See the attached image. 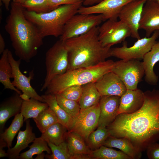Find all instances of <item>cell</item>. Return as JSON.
Wrapping results in <instances>:
<instances>
[{
    "label": "cell",
    "mask_w": 159,
    "mask_h": 159,
    "mask_svg": "<svg viewBox=\"0 0 159 159\" xmlns=\"http://www.w3.org/2000/svg\"><path fill=\"white\" fill-rule=\"evenodd\" d=\"M144 94V103L139 110L118 115L107 127L110 135L127 138L141 152L159 141V90H147Z\"/></svg>",
    "instance_id": "1"
},
{
    "label": "cell",
    "mask_w": 159,
    "mask_h": 159,
    "mask_svg": "<svg viewBox=\"0 0 159 159\" xmlns=\"http://www.w3.org/2000/svg\"><path fill=\"white\" fill-rule=\"evenodd\" d=\"M21 4L12 2L5 28L9 35L15 54L26 62L37 54L43 44V39L35 26L27 20Z\"/></svg>",
    "instance_id": "2"
},
{
    "label": "cell",
    "mask_w": 159,
    "mask_h": 159,
    "mask_svg": "<svg viewBox=\"0 0 159 159\" xmlns=\"http://www.w3.org/2000/svg\"><path fill=\"white\" fill-rule=\"evenodd\" d=\"M99 29L97 26L85 34L63 41L68 52L67 70L94 66L110 57L111 47L102 46Z\"/></svg>",
    "instance_id": "3"
},
{
    "label": "cell",
    "mask_w": 159,
    "mask_h": 159,
    "mask_svg": "<svg viewBox=\"0 0 159 159\" xmlns=\"http://www.w3.org/2000/svg\"><path fill=\"white\" fill-rule=\"evenodd\" d=\"M114 63L112 60L109 59L94 66L67 70L51 80L45 94H60L71 86H83L95 82L104 74L111 71Z\"/></svg>",
    "instance_id": "4"
},
{
    "label": "cell",
    "mask_w": 159,
    "mask_h": 159,
    "mask_svg": "<svg viewBox=\"0 0 159 159\" xmlns=\"http://www.w3.org/2000/svg\"><path fill=\"white\" fill-rule=\"evenodd\" d=\"M82 3L59 6L49 12L37 13L25 9L24 14L26 19L36 27L44 38L48 36L60 37L68 20L77 13Z\"/></svg>",
    "instance_id": "5"
},
{
    "label": "cell",
    "mask_w": 159,
    "mask_h": 159,
    "mask_svg": "<svg viewBox=\"0 0 159 159\" xmlns=\"http://www.w3.org/2000/svg\"><path fill=\"white\" fill-rule=\"evenodd\" d=\"M45 64L46 73L40 91L46 89L51 80L56 76L66 72L68 69V52L63 41L59 40L47 52Z\"/></svg>",
    "instance_id": "6"
},
{
    "label": "cell",
    "mask_w": 159,
    "mask_h": 159,
    "mask_svg": "<svg viewBox=\"0 0 159 159\" xmlns=\"http://www.w3.org/2000/svg\"><path fill=\"white\" fill-rule=\"evenodd\" d=\"M76 14L66 24L60 40L65 41L88 32L103 21L102 14Z\"/></svg>",
    "instance_id": "7"
},
{
    "label": "cell",
    "mask_w": 159,
    "mask_h": 159,
    "mask_svg": "<svg viewBox=\"0 0 159 159\" xmlns=\"http://www.w3.org/2000/svg\"><path fill=\"white\" fill-rule=\"evenodd\" d=\"M111 71L121 80L127 90L137 89L145 75L143 62L137 59H121L114 62Z\"/></svg>",
    "instance_id": "8"
},
{
    "label": "cell",
    "mask_w": 159,
    "mask_h": 159,
    "mask_svg": "<svg viewBox=\"0 0 159 159\" xmlns=\"http://www.w3.org/2000/svg\"><path fill=\"white\" fill-rule=\"evenodd\" d=\"M159 37V30H157L151 37L138 39L131 47H128L127 44L124 42L121 47L111 48L110 57L124 60L143 59L145 55L157 42L156 40Z\"/></svg>",
    "instance_id": "9"
},
{
    "label": "cell",
    "mask_w": 159,
    "mask_h": 159,
    "mask_svg": "<svg viewBox=\"0 0 159 159\" xmlns=\"http://www.w3.org/2000/svg\"><path fill=\"white\" fill-rule=\"evenodd\" d=\"M131 36L130 29L121 20H108L99 27V39L104 47H111L124 41Z\"/></svg>",
    "instance_id": "10"
},
{
    "label": "cell",
    "mask_w": 159,
    "mask_h": 159,
    "mask_svg": "<svg viewBox=\"0 0 159 159\" xmlns=\"http://www.w3.org/2000/svg\"><path fill=\"white\" fill-rule=\"evenodd\" d=\"M8 56L12 69L14 80L12 83L15 87L22 92L20 97L23 100H27L32 98L46 102L42 96L39 95L31 85L30 81L34 76L33 72L30 73L28 77H26L22 73L20 69L21 59L15 60L9 50Z\"/></svg>",
    "instance_id": "11"
},
{
    "label": "cell",
    "mask_w": 159,
    "mask_h": 159,
    "mask_svg": "<svg viewBox=\"0 0 159 159\" xmlns=\"http://www.w3.org/2000/svg\"><path fill=\"white\" fill-rule=\"evenodd\" d=\"M100 113L99 102L80 110L73 118V126L70 131L77 132L87 141L90 134L98 126Z\"/></svg>",
    "instance_id": "12"
},
{
    "label": "cell",
    "mask_w": 159,
    "mask_h": 159,
    "mask_svg": "<svg viewBox=\"0 0 159 159\" xmlns=\"http://www.w3.org/2000/svg\"><path fill=\"white\" fill-rule=\"evenodd\" d=\"M134 0H103L94 5L85 6H82L77 13L102 14L103 21L108 20H117L119 14L123 7Z\"/></svg>",
    "instance_id": "13"
},
{
    "label": "cell",
    "mask_w": 159,
    "mask_h": 159,
    "mask_svg": "<svg viewBox=\"0 0 159 159\" xmlns=\"http://www.w3.org/2000/svg\"><path fill=\"white\" fill-rule=\"evenodd\" d=\"M148 0H134L122 9L118 18L125 23L131 32V36L137 40L140 38L138 32L139 23L144 6Z\"/></svg>",
    "instance_id": "14"
},
{
    "label": "cell",
    "mask_w": 159,
    "mask_h": 159,
    "mask_svg": "<svg viewBox=\"0 0 159 159\" xmlns=\"http://www.w3.org/2000/svg\"><path fill=\"white\" fill-rule=\"evenodd\" d=\"M139 29L144 30L147 37L153 32L159 30V2L147 0L143 9Z\"/></svg>",
    "instance_id": "15"
},
{
    "label": "cell",
    "mask_w": 159,
    "mask_h": 159,
    "mask_svg": "<svg viewBox=\"0 0 159 159\" xmlns=\"http://www.w3.org/2000/svg\"><path fill=\"white\" fill-rule=\"evenodd\" d=\"M96 87L101 96L121 97L126 91V87L121 80L112 71L103 75L95 82Z\"/></svg>",
    "instance_id": "16"
},
{
    "label": "cell",
    "mask_w": 159,
    "mask_h": 159,
    "mask_svg": "<svg viewBox=\"0 0 159 159\" xmlns=\"http://www.w3.org/2000/svg\"><path fill=\"white\" fill-rule=\"evenodd\" d=\"M120 97L105 95L99 101L100 113L98 126L107 127L115 120L119 109Z\"/></svg>",
    "instance_id": "17"
},
{
    "label": "cell",
    "mask_w": 159,
    "mask_h": 159,
    "mask_svg": "<svg viewBox=\"0 0 159 159\" xmlns=\"http://www.w3.org/2000/svg\"><path fill=\"white\" fill-rule=\"evenodd\" d=\"M144 102V92L137 88L127 90L120 97L117 115L121 113L131 114L139 110Z\"/></svg>",
    "instance_id": "18"
},
{
    "label": "cell",
    "mask_w": 159,
    "mask_h": 159,
    "mask_svg": "<svg viewBox=\"0 0 159 159\" xmlns=\"http://www.w3.org/2000/svg\"><path fill=\"white\" fill-rule=\"evenodd\" d=\"M66 139L71 159H92V150L86 144L84 138L73 131L67 132Z\"/></svg>",
    "instance_id": "19"
},
{
    "label": "cell",
    "mask_w": 159,
    "mask_h": 159,
    "mask_svg": "<svg viewBox=\"0 0 159 159\" xmlns=\"http://www.w3.org/2000/svg\"><path fill=\"white\" fill-rule=\"evenodd\" d=\"M23 100L20 95L14 94L2 102L0 105V132H3L6 123L12 117L20 112Z\"/></svg>",
    "instance_id": "20"
},
{
    "label": "cell",
    "mask_w": 159,
    "mask_h": 159,
    "mask_svg": "<svg viewBox=\"0 0 159 159\" xmlns=\"http://www.w3.org/2000/svg\"><path fill=\"white\" fill-rule=\"evenodd\" d=\"M36 138L35 134L32 131L30 120L26 121V128L24 131L19 130L17 137V141L12 148L8 149L7 151V157L10 159H16L20 155V152L29 146V144L33 142Z\"/></svg>",
    "instance_id": "21"
},
{
    "label": "cell",
    "mask_w": 159,
    "mask_h": 159,
    "mask_svg": "<svg viewBox=\"0 0 159 159\" xmlns=\"http://www.w3.org/2000/svg\"><path fill=\"white\" fill-rule=\"evenodd\" d=\"M143 59L145 81L151 85H156L158 77L154 71L153 68L159 61V42L154 44L151 50L145 55Z\"/></svg>",
    "instance_id": "22"
},
{
    "label": "cell",
    "mask_w": 159,
    "mask_h": 159,
    "mask_svg": "<svg viewBox=\"0 0 159 159\" xmlns=\"http://www.w3.org/2000/svg\"><path fill=\"white\" fill-rule=\"evenodd\" d=\"M103 145L118 148L132 159H140L142 156V152L139 151L128 139L125 138H118L110 135Z\"/></svg>",
    "instance_id": "23"
},
{
    "label": "cell",
    "mask_w": 159,
    "mask_h": 159,
    "mask_svg": "<svg viewBox=\"0 0 159 159\" xmlns=\"http://www.w3.org/2000/svg\"><path fill=\"white\" fill-rule=\"evenodd\" d=\"M9 50L8 49H5L0 59V82L4 86V89L14 90L21 95V92L15 87L10 80L13 76L12 68L8 58Z\"/></svg>",
    "instance_id": "24"
},
{
    "label": "cell",
    "mask_w": 159,
    "mask_h": 159,
    "mask_svg": "<svg viewBox=\"0 0 159 159\" xmlns=\"http://www.w3.org/2000/svg\"><path fill=\"white\" fill-rule=\"evenodd\" d=\"M42 96L56 114L58 122L65 127L68 131H70L73 126V118L59 106L55 95L44 94Z\"/></svg>",
    "instance_id": "25"
},
{
    "label": "cell",
    "mask_w": 159,
    "mask_h": 159,
    "mask_svg": "<svg viewBox=\"0 0 159 159\" xmlns=\"http://www.w3.org/2000/svg\"><path fill=\"white\" fill-rule=\"evenodd\" d=\"M101 95L97 90L95 82L83 85V90L79 101L80 110H83L98 103Z\"/></svg>",
    "instance_id": "26"
},
{
    "label": "cell",
    "mask_w": 159,
    "mask_h": 159,
    "mask_svg": "<svg viewBox=\"0 0 159 159\" xmlns=\"http://www.w3.org/2000/svg\"><path fill=\"white\" fill-rule=\"evenodd\" d=\"M49 107L48 104L34 98L23 100L20 112L24 117V121L30 118H36L43 111Z\"/></svg>",
    "instance_id": "27"
},
{
    "label": "cell",
    "mask_w": 159,
    "mask_h": 159,
    "mask_svg": "<svg viewBox=\"0 0 159 159\" xmlns=\"http://www.w3.org/2000/svg\"><path fill=\"white\" fill-rule=\"evenodd\" d=\"M67 128L61 124L57 122L49 127L41 137L47 143L58 145L65 141L67 132Z\"/></svg>",
    "instance_id": "28"
},
{
    "label": "cell",
    "mask_w": 159,
    "mask_h": 159,
    "mask_svg": "<svg viewBox=\"0 0 159 159\" xmlns=\"http://www.w3.org/2000/svg\"><path fill=\"white\" fill-rule=\"evenodd\" d=\"M24 117L21 113L15 116L9 126L0 133V141L5 143L8 149L11 148L12 142L16 134L23 126Z\"/></svg>",
    "instance_id": "29"
},
{
    "label": "cell",
    "mask_w": 159,
    "mask_h": 159,
    "mask_svg": "<svg viewBox=\"0 0 159 159\" xmlns=\"http://www.w3.org/2000/svg\"><path fill=\"white\" fill-rule=\"evenodd\" d=\"M33 120L42 133L44 132L52 125L58 122L56 114L49 106Z\"/></svg>",
    "instance_id": "30"
},
{
    "label": "cell",
    "mask_w": 159,
    "mask_h": 159,
    "mask_svg": "<svg viewBox=\"0 0 159 159\" xmlns=\"http://www.w3.org/2000/svg\"><path fill=\"white\" fill-rule=\"evenodd\" d=\"M29 147V149L20 154L18 159H33V155H38L44 151H46L48 154L52 153L47 142L41 136L36 138L32 144Z\"/></svg>",
    "instance_id": "31"
},
{
    "label": "cell",
    "mask_w": 159,
    "mask_h": 159,
    "mask_svg": "<svg viewBox=\"0 0 159 159\" xmlns=\"http://www.w3.org/2000/svg\"><path fill=\"white\" fill-rule=\"evenodd\" d=\"M110 136V133L107 127L98 126L96 130L90 134L87 141L89 148L93 150L103 145Z\"/></svg>",
    "instance_id": "32"
},
{
    "label": "cell",
    "mask_w": 159,
    "mask_h": 159,
    "mask_svg": "<svg viewBox=\"0 0 159 159\" xmlns=\"http://www.w3.org/2000/svg\"><path fill=\"white\" fill-rule=\"evenodd\" d=\"M91 155L92 159H132L121 151H117L103 145L98 149L92 150Z\"/></svg>",
    "instance_id": "33"
},
{
    "label": "cell",
    "mask_w": 159,
    "mask_h": 159,
    "mask_svg": "<svg viewBox=\"0 0 159 159\" xmlns=\"http://www.w3.org/2000/svg\"><path fill=\"white\" fill-rule=\"evenodd\" d=\"M52 153L46 155L45 158L49 159H71L67 142L65 141L58 145L48 143Z\"/></svg>",
    "instance_id": "34"
},
{
    "label": "cell",
    "mask_w": 159,
    "mask_h": 159,
    "mask_svg": "<svg viewBox=\"0 0 159 159\" xmlns=\"http://www.w3.org/2000/svg\"><path fill=\"white\" fill-rule=\"evenodd\" d=\"M55 95L59 106L73 118L79 114L80 108L79 102L66 99L59 94Z\"/></svg>",
    "instance_id": "35"
},
{
    "label": "cell",
    "mask_w": 159,
    "mask_h": 159,
    "mask_svg": "<svg viewBox=\"0 0 159 159\" xmlns=\"http://www.w3.org/2000/svg\"><path fill=\"white\" fill-rule=\"evenodd\" d=\"M21 4L26 10L37 13L51 11L47 0H27Z\"/></svg>",
    "instance_id": "36"
},
{
    "label": "cell",
    "mask_w": 159,
    "mask_h": 159,
    "mask_svg": "<svg viewBox=\"0 0 159 159\" xmlns=\"http://www.w3.org/2000/svg\"><path fill=\"white\" fill-rule=\"evenodd\" d=\"M83 90V86H71L62 91L60 94L63 97L79 102Z\"/></svg>",
    "instance_id": "37"
},
{
    "label": "cell",
    "mask_w": 159,
    "mask_h": 159,
    "mask_svg": "<svg viewBox=\"0 0 159 159\" xmlns=\"http://www.w3.org/2000/svg\"><path fill=\"white\" fill-rule=\"evenodd\" d=\"M51 11L60 5L83 3V0H47Z\"/></svg>",
    "instance_id": "38"
},
{
    "label": "cell",
    "mask_w": 159,
    "mask_h": 159,
    "mask_svg": "<svg viewBox=\"0 0 159 159\" xmlns=\"http://www.w3.org/2000/svg\"><path fill=\"white\" fill-rule=\"evenodd\" d=\"M147 155L150 159H159V143L156 142L153 143L147 148Z\"/></svg>",
    "instance_id": "39"
},
{
    "label": "cell",
    "mask_w": 159,
    "mask_h": 159,
    "mask_svg": "<svg viewBox=\"0 0 159 159\" xmlns=\"http://www.w3.org/2000/svg\"><path fill=\"white\" fill-rule=\"evenodd\" d=\"M103 0H83L82 4L84 6H91L96 4Z\"/></svg>",
    "instance_id": "40"
},
{
    "label": "cell",
    "mask_w": 159,
    "mask_h": 159,
    "mask_svg": "<svg viewBox=\"0 0 159 159\" xmlns=\"http://www.w3.org/2000/svg\"><path fill=\"white\" fill-rule=\"evenodd\" d=\"M5 43L2 35L0 34V54H2L5 50Z\"/></svg>",
    "instance_id": "41"
},
{
    "label": "cell",
    "mask_w": 159,
    "mask_h": 159,
    "mask_svg": "<svg viewBox=\"0 0 159 159\" xmlns=\"http://www.w3.org/2000/svg\"><path fill=\"white\" fill-rule=\"evenodd\" d=\"M5 146L2 143H0V158L4 157H7L8 155L7 153L3 149V148L5 147Z\"/></svg>",
    "instance_id": "42"
},
{
    "label": "cell",
    "mask_w": 159,
    "mask_h": 159,
    "mask_svg": "<svg viewBox=\"0 0 159 159\" xmlns=\"http://www.w3.org/2000/svg\"><path fill=\"white\" fill-rule=\"evenodd\" d=\"M4 5L5 9L9 10V4L11 0H1Z\"/></svg>",
    "instance_id": "43"
},
{
    "label": "cell",
    "mask_w": 159,
    "mask_h": 159,
    "mask_svg": "<svg viewBox=\"0 0 159 159\" xmlns=\"http://www.w3.org/2000/svg\"><path fill=\"white\" fill-rule=\"evenodd\" d=\"M45 155L43 152L37 155V156L35 158V159H43L45 157Z\"/></svg>",
    "instance_id": "44"
},
{
    "label": "cell",
    "mask_w": 159,
    "mask_h": 159,
    "mask_svg": "<svg viewBox=\"0 0 159 159\" xmlns=\"http://www.w3.org/2000/svg\"><path fill=\"white\" fill-rule=\"evenodd\" d=\"M14 2L19 3L21 4L24 3L27 0H12Z\"/></svg>",
    "instance_id": "45"
},
{
    "label": "cell",
    "mask_w": 159,
    "mask_h": 159,
    "mask_svg": "<svg viewBox=\"0 0 159 159\" xmlns=\"http://www.w3.org/2000/svg\"><path fill=\"white\" fill-rule=\"evenodd\" d=\"M150 0L156 1L159 2V0Z\"/></svg>",
    "instance_id": "46"
},
{
    "label": "cell",
    "mask_w": 159,
    "mask_h": 159,
    "mask_svg": "<svg viewBox=\"0 0 159 159\" xmlns=\"http://www.w3.org/2000/svg\"></svg>",
    "instance_id": "47"
}]
</instances>
